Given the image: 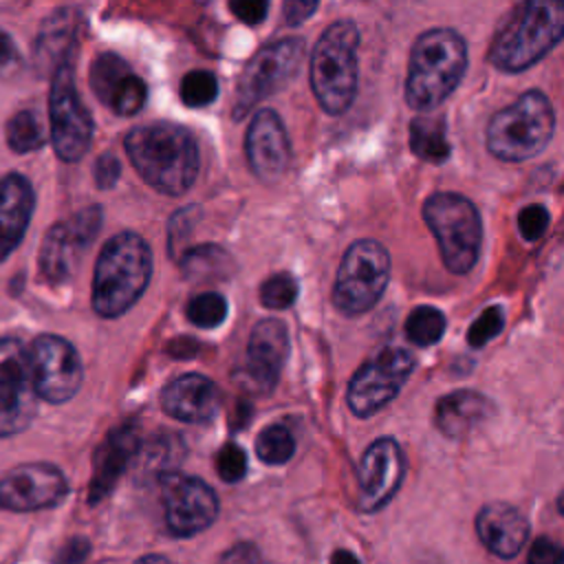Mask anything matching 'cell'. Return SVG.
<instances>
[{
	"mask_svg": "<svg viewBox=\"0 0 564 564\" xmlns=\"http://www.w3.org/2000/svg\"><path fill=\"white\" fill-rule=\"evenodd\" d=\"M123 148L139 176L165 196L185 194L198 176V145L192 132L178 123L152 121L132 128Z\"/></svg>",
	"mask_w": 564,
	"mask_h": 564,
	"instance_id": "6da1fadb",
	"label": "cell"
},
{
	"mask_svg": "<svg viewBox=\"0 0 564 564\" xmlns=\"http://www.w3.org/2000/svg\"><path fill=\"white\" fill-rule=\"evenodd\" d=\"M467 70V44L454 29H430L412 46L405 90L408 106L436 110L460 84Z\"/></svg>",
	"mask_w": 564,
	"mask_h": 564,
	"instance_id": "7a4b0ae2",
	"label": "cell"
},
{
	"mask_svg": "<svg viewBox=\"0 0 564 564\" xmlns=\"http://www.w3.org/2000/svg\"><path fill=\"white\" fill-rule=\"evenodd\" d=\"M152 275V251L134 231L115 234L99 251L93 273V308L99 317L123 315L143 295Z\"/></svg>",
	"mask_w": 564,
	"mask_h": 564,
	"instance_id": "3957f363",
	"label": "cell"
},
{
	"mask_svg": "<svg viewBox=\"0 0 564 564\" xmlns=\"http://www.w3.org/2000/svg\"><path fill=\"white\" fill-rule=\"evenodd\" d=\"M564 35V7L529 0L511 9L496 31L487 59L498 70L520 73L540 62Z\"/></svg>",
	"mask_w": 564,
	"mask_h": 564,
	"instance_id": "277c9868",
	"label": "cell"
},
{
	"mask_svg": "<svg viewBox=\"0 0 564 564\" xmlns=\"http://www.w3.org/2000/svg\"><path fill=\"white\" fill-rule=\"evenodd\" d=\"M553 130L555 112L549 97L540 90H527L489 119L487 150L500 161L522 163L549 145Z\"/></svg>",
	"mask_w": 564,
	"mask_h": 564,
	"instance_id": "5b68a950",
	"label": "cell"
},
{
	"mask_svg": "<svg viewBox=\"0 0 564 564\" xmlns=\"http://www.w3.org/2000/svg\"><path fill=\"white\" fill-rule=\"evenodd\" d=\"M359 31L350 20H337L324 29L311 55V88L322 110L341 115L357 93Z\"/></svg>",
	"mask_w": 564,
	"mask_h": 564,
	"instance_id": "8992f818",
	"label": "cell"
},
{
	"mask_svg": "<svg viewBox=\"0 0 564 564\" xmlns=\"http://www.w3.org/2000/svg\"><path fill=\"white\" fill-rule=\"evenodd\" d=\"M423 220L438 242L441 258L452 273H467L478 260L482 220L476 205L454 192H436L423 203Z\"/></svg>",
	"mask_w": 564,
	"mask_h": 564,
	"instance_id": "52a82bcc",
	"label": "cell"
},
{
	"mask_svg": "<svg viewBox=\"0 0 564 564\" xmlns=\"http://www.w3.org/2000/svg\"><path fill=\"white\" fill-rule=\"evenodd\" d=\"M390 280V256L377 240H355L337 269L333 304L344 315L370 311L383 295Z\"/></svg>",
	"mask_w": 564,
	"mask_h": 564,
	"instance_id": "ba28073f",
	"label": "cell"
},
{
	"mask_svg": "<svg viewBox=\"0 0 564 564\" xmlns=\"http://www.w3.org/2000/svg\"><path fill=\"white\" fill-rule=\"evenodd\" d=\"M48 123L55 154L66 163L84 159L93 141V117L77 93L73 59L62 62L53 70L48 93Z\"/></svg>",
	"mask_w": 564,
	"mask_h": 564,
	"instance_id": "9c48e42d",
	"label": "cell"
},
{
	"mask_svg": "<svg viewBox=\"0 0 564 564\" xmlns=\"http://www.w3.org/2000/svg\"><path fill=\"white\" fill-rule=\"evenodd\" d=\"M304 57V42L300 37H284L260 48L242 68L236 86L234 117L240 119L262 99L284 88L297 73Z\"/></svg>",
	"mask_w": 564,
	"mask_h": 564,
	"instance_id": "30bf717a",
	"label": "cell"
},
{
	"mask_svg": "<svg viewBox=\"0 0 564 564\" xmlns=\"http://www.w3.org/2000/svg\"><path fill=\"white\" fill-rule=\"evenodd\" d=\"M414 357L405 348H386L366 361L350 379L346 403L359 419H368L386 408L405 386L414 370Z\"/></svg>",
	"mask_w": 564,
	"mask_h": 564,
	"instance_id": "8fae6325",
	"label": "cell"
},
{
	"mask_svg": "<svg viewBox=\"0 0 564 564\" xmlns=\"http://www.w3.org/2000/svg\"><path fill=\"white\" fill-rule=\"evenodd\" d=\"M29 370L37 399L48 403H66L82 386L84 368L79 352L59 335H40L31 341Z\"/></svg>",
	"mask_w": 564,
	"mask_h": 564,
	"instance_id": "7c38bea8",
	"label": "cell"
},
{
	"mask_svg": "<svg viewBox=\"0 0 564 564\" xmlns=\"http://www.w3.org/2000/svg\"><path fill=\"white\" fill-rule=\"evenodd\" d=\"M159 489L167 529L178 538H192L205 531L218 516L216 491L196 476H185L172 469L161 471Z\"/></svg>",
	"mask_w": 564,
	"mask_h": 564,
	"instance_id": "4fadbf2b",
	"label": "cell"
},
{
	"mask_svg": "<svg viewBox=\"0 0 564 564\" xmlns=\"http://www.w3.org/2000/svg\"><path fill=\"white\" fill-rule=\"evenodd\" d=\"M101 220V207L90 205L48 229L40 249V269L48 282L59 284L73 278L84 251L97 238Z\"/></svg>",
	"mask_w": 564,
	"mask_h": 564,
	"instance_id": "5bb4252c",
	"label": "cell"
},
{
	"mask_svg": "<svg viewBox=\"0 0 564 564\" xmlns=\"http://www.w3.org/2000/svg\"><path fill=\"white\" fill-rule=\"evenodd\" d=\"M405 476V456L401 445L390 438H377L361 456L357 469V507L366 513L386 507L399 491Z\"/></svg>",
	"mask_w": 564,
	"mask_h": 564,
	"instance_id": "9a60e30c",
	"label": "cell"
},
{
	"mask_svg": "<svg viewBox=\"0 0 564 564\" xmlns=\"http://www.w3.org/2000/svg\"><path fill=\"white\" fill-rule=\"evenodd\" d=\"M66 494V476L51 463H24L0 478V507L18 513L51 509Z\"/></svg>",
	"mask_w": 564,
	"mask_h": 564,
	"instance_id": "2e32d148",
	"label": "cell"
},
{
	"mask_svg": "<svg viewBox=\"0 0 564 564\" xmlns=\"http://www.w3.org/2000/svg\"><path fill=\"white\" fill-rule=\"evenodd\" d=\"M245 154L251 172L264 181H278L291 163V143L280 115L271 108H260L249 121L245 134Z\"/></svg>",
	"mask_w": 564,
	"mask_h": 564,
	"instance_id": "e0dca14e",
	"label": "cell"
},
{
	"mask_svg": "<svg viewBox=\"0 0 564 564\" xmlns=\"http://www.w3.org/2000/svg\"><path fill=\"white\" fill-rule=\"evenodd\" d=\"M90 88L119 117L137 115L145 99V82L117 53H99L90 66Z\"/></svg>",
	"mask_w": 564,
	"mask_h": 564,
	"instance_id": "ac0fdd59",
	"label": "cell"
},
{
	"mask_svg": "<svg viewBox=\"0 0 564 564\" xmlns=\"http://www.w3.org/2000/svg\"><path fill=\"white\" fill-rule=\"evenodd\" d=\"M141 449V436L134 423H123L112 427L101 445L95 452L93 460V476L88 485V502L97 505L106 498L130 463L137 458Z\"/></svg>",
	"mask_w": 564,
	"mask_h": 564,
	"instance_id": "d6986e66",
	"label": "cell"
},
{
	"mask_svg": "<svg viewBox=\"0 0 564 564\" xmlns=\"http://www.w3.org/2000/svg\"><path fill=\"white\" fill-rule=\"evenodd\" d=\"M161 410L183 423H207L218 414L220 390L218 386L196 372L172 379L159 397Z\"/></svg>",
	"mask_w": 564,
	"mask_h": 564,
	"instance_id": "ffe728a7",
	"label": "cell"
},
{
	"mask_svg": "<svg viewBox=\"0 0 564 564\" xmlns=\"http://www.w3.org/2000/svg\"><path fill=\"white\" fill-rule=\"evenodd\" d=\"M289 357V333L280 319H260L247 344L245 372L260 390H271L278 383L280 370Z\"/></svg>",
	"mask_w": 564,
	"mask_h": 564,
	"instance_id": "44dd1931",
	"label": "cell"
},
{
	"mask_svg": "<svg viewBox=\"0 0 564 564\" xmlns=\"http://www.w3.org/2000/svg\"><path fill=\"white\" fill-rule=\"evenodd\" d=\"M35 209V192L26 176L11 172L0 178V262L22 242Z\"/></svg>",
	"mask_w": 564,
	"mask_h": 564,
	"instance_id": "7402d4cb",
	"label": "cell"
},
{
	"mask_svg": "<svg viewBox=\"0 0 564 564\" xmlns=\"http://www.w3.org/2000/svg\"><path fill=\"white\" fill-rule=\"evenodd\" d=\"M480 542L498 557H513L529 540V520L507 502H489L476 516Z\"/></svg>",
	"mask_w": 564,
	"mask_h": 564,
	"instance_id": "603a6c76",
	"label": "cell"
},
{
	"mask_svg": "<svg viewBox=\"0 0 564 564\" xmlns=\"http://www.w3.org/2000/svg\"><path fill=\"white\" fill-rule=\"evenodd\" d=\"M491 412L494 403L485 394L474 390H456L436 401L434 423L445 436L458 438L489 419Z\"/></svg>",
	"mask_w": 564,
	"mask_h": 564,
	"instance_id": "cb8c5ba5",
	"label": "cell"
},
{
	"mask_svg": "<svg viewBox=\"0 0 564 564\" xmlns=\"http://www.w3.org/2000/svg\"><path fill=\"white\" fill-rule=\"evenodd\" d=\"M79 15L73 9H57L46 18L35 42V59L40 68H57L62 62L73 59L77 46Z\"/></svg>",
	"mask_w": 564,
	"mask_h": 564,
	"instance_id": "d4e9b609",
	"label": "cell"
},
{
	"mask_svg": "<svg viewBox=\"0 0 564 564\" xmlns=\"http://www.w3.org/2000/svg\"><path fill=\"white\" fill-rule=\"evenodd\" d=\"M410 150L430 163H443L449 156L445 119L441 115H421L410 123Z\"/></svg>",
	"mask_w": 564,
	"mask_h": 564,
	"instance_id": "484cf974",
	"label": "cell"
},
{
	"mask_svg": "<svg viewBox=\"0 0 564 564\" xmlns=\"http://www.w3.org/2000/svg\"><path fill=\"white\" fill-rule=\"evenodd\" d=\"M33 390L29 370V350L22 339H0V392L18 394Z\"/></svg>",
	"mask_w": 564,
	"mask_h": 564,
	"instance_id": "4316f807",
	"label": "cell"
},
{
	"mask_svg": "<svg viewBox=\"0 0 564 564\" xmlns=\"http://www.w3.org/2000/svg\"><path fill=\"white\" fill-rule=\"evenodd\" d=\"M229 256L216 245H200L187 249L181 258V271L187 278H220L229 271Z\"/></svg>",
	"mask_w": 564,
	"mask_h": 564,
	"instance_id": "83f0119b",
	"label": "cell"
},
{
	"mask_svg": "<svg viewBox=\"0 0 564 564\" xmlns=\"http://www.w3.org/2000/svg\"><path fill=\"white\" fill-rule=\"evenodd\" d=\"M37 412V397L33 390L4 394L0 392V436H11L26 430Z\"/></svg>",
	"mask_w": 564,
	"mask_h": 564,
	"instance_id": "f1b7e54d",
	"label": "cell"
},
{
	"mask_svg": "<svg viewBox=\"0 0 564 564\" xmlns=\"http://www.w3.org/2000/svg\"><path fill=\"white\" fill-rule=\"evenodd\" d=\"M7 143L13 152H33L46 143L42 119L35 110H20L7 121Z\"/></svg>",
	"mask_w": 564,
	"mask_h": 564,
	"instance_id": "f546056e",
	"label": "cell"
},
{
	"mask_svg": "<svg viewBox=\"0 0 564 564\" xmlns=\"http://www.w3.org/2000/svg\"><path fill=\"white\" fill-rule=\"evenodd\" d=\"M445 326H447L445 315L438 308L423 304V306H416V308L410 311L403 328H405V337L414 346L425 348V346H432V344L441 341V337L445 333Z\"/></svg>",
	"mask_w": 564,
	"mask_h": 564,
	"instance_id": "4dcf8cb0",
	"label": "cell"
},
{
	"mask_svg": "<svg viewBox=\"0 0 564 564\" xmlns=\"http://www.w3.org/2000/svg\"><path fill=\"white\" fill-rule=\"evenodd\" d=\"M256 454L267 465H282L295 454V438L289 427L273 423L258 434Z\"/></svg>",
	"mask_w": 564,
	"mask_h": 564,
	"instance_id": "1f68e13d",
	"label": "cell"
},
{
	"mask_svg": "<svg viewBox=\"0 0 564 564\" xmlns=\"http://www.w3.org/2000/svg\"><path fill=\"white\" fill-rule=\"evenodd\" d=\"M187 319L198 328H216L227 317V300L216 291L198 293L187 304Z\"/></svg>",
	"mask_w": 564,
	"mask_h": 564,
	"instance_id": "d6a6232c",
	"label": "cell"
},
{
	"mask_svg": "<svg viewBox=\"0 0 564 564\" xmlns=\"http://www.w3.org/2000/svg\"><path fill=\"white\" fill-rule=\"evenodd\" d=\"M181 101L189 108H203L218 97V82L209 70H189L181 79Z\"/></svg>",
	"mask_w": 564,
	"mask_h": 564,
	"instance_id": "836d02e7",
	"label": "cell"
},
{
	"mask_svg": "<svg viewBox=\"0 0 564 564\" xmlns=\"http://www.w3.org/2000/svg\"><path fill=\"white\" fill-rule=\"evenodd\" d=\"M297 291H300L297 282L291 273H273L260 286V302L267 308L282 311V308L293 306V302L297 297Z\"/></svg>",
	"mask_w": 564,
	"mask_h": 564,
	"instance_id": "e575fe53",
	"label": "cell"
},
{
	"mask_svg": "<svg viewBox=\"0 0 564 564\" xmlns=\"http://www.w3.org/2000/svg\"><path fill=\"white\" fill-rule=\"evenodd\" d=\"M505 326V311L502 306L494 304V306H487L469 326L467 330V344L471 348H482L485 344H489Z\"/></svg>",
	"mask_w": 564,
	"mask_h": 564,
	"instance_id": "d590c367",
	"label": "cell"
},
{
	"mask_svg": "<svg viewBox=\"0 0 564 564\" xmlns=\"http://www.w3.org/2000/svg\"><path fill=\"white\" fill-rule=\"evenodd\" d=\"M216 471L225 482H238L247 474V456L236 443H225L216 454Z\"/></svg>",
	"mask_w": 564,
	"mask_h": 564,
	"instance_id": "8d00e7d4",
	"label": "cell"
},
{
	"mask_svg": "<svg viewBox=\"0 0 564 564\" xmlns=\"http://www.w3.org/2000/svg\"><path fill=\"white\" fill-rule=\"evenodd\" d=\"M546 227H549V209L544 205L533 203V205H527L520 209L518 229L527 242L540 240L546 234Z\"/></svg>",
	"mask_w": 564,
	"mask_h": 564,
	"instance_id": "74e56055",
	"label": "cell"
},
{
	"mask_svg": "<svg viewBox=\"0 0 564 564\" xmlns=\"http://www.w3.org/2000/svg\"><path fill=\"white\" fill-rule=\"evenodd\" d=\"M562 560H564L562 546L546 535L533 540V544L529 546L527 564H562Z\"/></svg>",
	"mask_w": 564,
	"mask_h": 564,
	"instance_id": "f35d334b",
	"label": "cell"
},
{
	"mask_svg": "<svg viewBox=\"0 0 564 564\" xmlns=\"http://www.w3.org/2000/svg\"><path fill=\"white\" fill-rule=\"evenodd\" d=\"M121 174V163L112 152H104L99 154V159L95 161V183L101 189H110Z\"/></svg>",
	"mask_w": 564,
	"mask_h": 564,
	"instance_id": "ab89813d",
	"label": "cell"
},
{
	"mask_svg": "<svg viewBox=\"0 0 564 564\" xmlns=\"http://www.w3.org/2000/svg\"><path fill=\"white\" fill-rule=\"evenodd\" d=\"M229 9L240 22H245L249 26H256L264 20V15L269 11V2H264V0H234V2H229Z\"/></svg>",
	"mask_w": 564,
	"mask_h": 564,
	"instance_id": "60d3db41",
	"label": "cell"
},
{
	"mask_svg": "<svg viewBox=\"0 0 564 564\" xmlns=\"http://www.w3.org/2000/svg\"><path fill=\"white\" fill-rule=\"evenodd\" d=\"M216 564H262V557L256 544L238 542L231 549H227Z\"/></svg>",
	"mask_w": 564,
	"mask_h": 564,
	"instance_id": "b9f144b4",
	"label": "cell"
},
{
	"mask_svg": "<svg viewBox=\"0 0 564 564\" xmlns=\"http://www.w3.org/2000/svg\"><path fill=\"white\" fill-rule=\"evenodd\" d=\"M90 551L88 540L84 538H73L70 542H66L62 546V551L57 553V564H79Z\"/></svg>",
	"mask_w": 564,
	"mask_h": 564,
	"instance_id": "7bdbcfd3",
	"label": "cell"
},
{
	"mask_svg": "<svg viewBox=\"0 0 564 564\" xmlns=\"http://www.w3.org/2000/svg\"><path fill=\"white\" fill-rule=\"evenodd\" d=\"M315 9H317V4L311 0H289L284 4V22L289 26H295V24L304 22Z\"/></svg>",
	"mask_w": 564,
	"mask_h": 564,
	"instance_id": "ee69618b",
	"label": "cell"
},
{
	"mask_svg": "<svg viewBox=\"0 0 564 564\" xmlns=\"http://www.w3.org/2000/svg\"><path fill=\"white\" fill-rule=\"evenodd\" d=\"M13 59H18V46L13 37L0 29V64H11Z\"/></svg>",
	"mask_w": 564,
	"mask_h": 564,
	"instance_id": "f6af8a7d",
	"label": "cell"
},
{
	"mask_svg": "<svg viewBox=\"0 0 564 564\" xmlns=\"http://www.w3.org/2000/svg\"><path fill=\"white\" fill-rule=\"evenodd\" d=\"M330 564H361V562L357 560L355 553H350V551H346V549H339V551L333 553Z\"/></svg>",
	"mask_w": 564,
	"mask_h": 564,
	"instance_id": "bcb514c9",
	"label": "cell"
},
{
	"mask_svg": "<svg viewBox=\"0 0 564 564\" xmlns=\"http://www.w3.org/2000/svg\"><path fill=\"white\" fill-rule=\"evenodd\" d=\"M137 564H172L165 555H159V553H148L143 555L141 560H137Z\"/></svg>",
	"mask_w": 564,
	"mask_h": 564,
	"instance_id": "7dc6e473",
	"label": "cell"
}]
</instances>
